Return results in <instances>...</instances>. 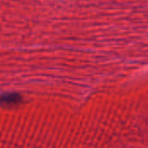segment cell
<instances>
[{
	"label": "cell",
	"mask_w": 148,
	"mask_h": 148,
	"mask_svg": "<svg viewBox=\"0 0 148 148\" xmlns=\"http://www.w3.org/2000/svg\"><path fill=\"white\" fill-rule=\"evenodd\" d=\"M20 99V96L16 94H11V95H3L2 97V101L3 102H6V103H10V102H12V103H15L17 101H19Z\"/></svg>",
	"instance_id": "1"
}]
</instances>
